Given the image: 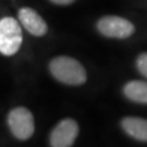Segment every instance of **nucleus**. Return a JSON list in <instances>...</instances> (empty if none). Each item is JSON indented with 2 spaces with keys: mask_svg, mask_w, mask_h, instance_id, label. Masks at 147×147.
Wrapping results in <instances>:
<instances>
[{
  "mask_svg": "<svg viewBox=\"0 0 147 147\" xmlns=\"http://www.w3.org/2000/svg\"><path fill=\"white\" fill-rule=\"evenodd\" d=\"M7 125L11 135L21 142L32 138L36 129L33 112L24 106L13 107L8 112Z\"/></svg>",
  "mask_w": 147,
  "mask_h": 147,
  "instance_id": "f03ea898",
  "label": "nucleus"
},
{
  "mask_svg": "<svg viewBox=\"0 0 147 147\" xmlns=\"http://www.w3.org/2000/svg\"><path fill=\"white\" fill-rule=\"evenodd\" d=\"M96 30L101 36L112 39H126L135 33L131 21L118 16H101L96 23Z\"/></svg>",
  "mask_w": 147,
  "mask_h": 147,
  "instance_id": "20e7f679",
  "label": "nucleus"
},
{
  "mask_svg": "<svg viewBox=\"0 0 147 147\" xmlns=\"http://www.w3.org/2000/svg\"><path fill=\"white\" fill-rule=\"evenodd\" d=\"M48 71L57 82L67 86H81L87 81L84 65L70 56L53 57L48 63Z\"/></svg>",
  "mask_w": 147,
  "mask_h": 147,
  "instance_id": "f257e3e1",
  "label": "nucleus"
},
{
  "mask_svg": "<svg viewBox=\"0 0 147 147\" xmlns=\"http://www.w3.org/2000/svg\"><path fill=\"white\" fill-rule=\"evenodd\" d=\"M122 94L134 104L147 105V80L127 81L122 87Z\"/></svg>",
  "mask_w": 147,
  "mask_h": 147,
  "instance_id": "6e6552de",
  "label": "nucleus"
},
{
  "mask_svg": "<svg viewBox=\"0 0 147 147\" xmlns=\"http://www.w3.org/2000/svg\"><path fill=\"white\" fill-rule=\"evenodd\" d=\"M18 21L22 28L34 37H44L48 33V24L35 9L22 7L18 11Z\"/></svg>",
  "mask_w": 147,
  "mask_h": 147,
  "instance_id": "423d86ee",
  "label": "nucleus"
},
{
  "mask_svg": "<svg viewBox=\"0 0 147 147\" xmlns=\"http://www.w3.org/2000/svg\"><path fill=\"white\" fill-rule=\"evenodd\" d=\"M23 44V30L18 19L2 16L0 19V55L13 57L20 51Z\"/></svg>",
  "mask_w": 147,
  "mask_h": 147,
  "instance_id": "7ed1b4c3",
  "label": "nucleus"
},
{
  "mask_svg": "<svg viewBox=\"0 0 147 147\" xmlns=\"http://www.w3.org/2000/svg\"><path fill=\"white\" fill-rule=\"evenodd\" d=\"M51 3L56 5H61V7H65V5H70L75 2V0H49Z\"/></svg>",
  "mask_w": 147,
  "mask_h": 147,
  "instance_id": "9d476101",
  "label": "nucleus"
},
{
  "mask_svg": "<svg viewBox=\"0 0 147 147\" xmlns=\"http://www.w3.org/2000/svg\"><path fill=\"white\" fill-rule=\"evenodd\" d=\"M80 134V125L73 118H64L49 133L50 147H72Z\"/></svg>",
  "mask_w": 147,
  "mask_h": 147,
  "instance_id": "39448f33",
  "label": "nucleus"
},
{
  "mask_svg": "<svg viewBox=\"0 0 147 147\" xmlns=\"http://www.w3.org/2000/svg\"><path fill=\"white\" fill-rule=\"evenodd\" d=\"M135 68L143 78L147 80V53H140L135 60Z\"/></svg>",
  "mask_w": 147,
  "mask_h": 147,
  "instance_id": "1a4fd4ad",
  "label": "nucleus"
},
{
  "mask_svg": "<svg viewBox=\"0 0 147 147\" xmlns=\"http://www.w3.org/2000/svg\"><path fill=\"white\" fill-rule=\"evenodd\" d=\"M120 125L129 137L137 142L147 143V119L142 117H124Z\"/></svg>",
  "mask_w": 147,
  "mask_h": 147,
  "instance_id": "0eeeda50",
  "label": "nucleus"
}]
</instances>
